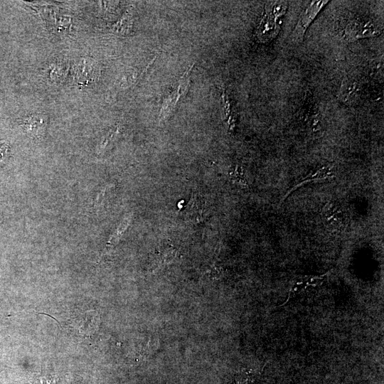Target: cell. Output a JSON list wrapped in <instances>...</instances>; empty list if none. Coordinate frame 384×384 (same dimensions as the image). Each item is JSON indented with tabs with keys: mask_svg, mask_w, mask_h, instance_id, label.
Here are the masks:
<instances>
[{
	"mask_svg": "<svg viewBox=\"0 0 384 384\" xmlns=\"http://www.w3.org/2000/svg\"><path fill=\"white\" fill-rule=\"evenodd\" d=\"M381 32V28L371 21L353 19L346 24L343 36L346 41L353 42L361 38L375 37Z\"/></svg>",
	"mask_w": 384,
	"mask_h": 384,
	"instance_id": "obj_2",
	"label": "cell"
},
{
	"mask_svg": "<svg viewBox=\"0 0 384 384\" xmlns=\"http://www.w3.org/2000/svg\"><path fill=\"white\" fill-rule=\"evenodd\" d=\"M176 256V250L170 246L161 248L156 254L155 262L158 265L170 263Z\"/></svg>",
	"mask_w": 384,
	"mask_h": 384,
	"instance_id": "obj_9",
	"label": "cell"
},
{
	"mask_svg": "<svg viewBox=\"0 0 384 384\" xmlns=\"http://www.w3.org/2000/svg\"><path fill=\"white\" fill-rule=\"evenodd\" d=\"M230 175L233 179H234L237 182H239L243 184L245 183V178H244V176H242V172L240 167L236 166Z\"/></svg>",
	"mask_w": 384,
	"mask_h": 384,
	"instance_id": "obj_12",
	"label": "cell"
},
{
	"mask_svg": "<svg viewBox=\"0 0 384 384\" xmlns=\"http://www.w3.org/2000/svg\"><path fill=\"white\" fill-rule=\"evenodd\" d=\"M360 92L359 82L353 77L346 76L341 81L338 98L342 103L351 105L358 100Z\"/></svg>",
	"mask_w": 384,
	"mask_h": 384,
	"instance_id": "obj_7",
	"label": "cell"
},
{
	"mask_svg": "<svg viewBox=\"0 0 384 384\" xmlns=\"http://www.w3.org/2000/svg\"><path fill=\"white\" fill-rule=\"evenodd\" d=\"M193 65L184 73L178 81V85L175 90L169 95L164 100L160 110L159 117L161 120L165 119L174 110L177 102L186 92L189 81L190 73Z\"/></svg>",
	"mask_w": 384,
	"mask_h": 384,
	"instance_id": "obj_4",
	"label": "cell"
},
{
	"mask_svg": "<svg viewBox=\"0 0 384 384\" xmlns=\"http://www.w3.org/2000/svg\"><path fill=\"white\" fill-rule=\"evenodd\" d=\"M25 127L27 132H30L32 136L38 137L43 134L45 121L42 118L33 117L25 123Z\"/></svg>",
	"mask_w": 384,
	"mask_h": 384,
	"instance_id": "obj_10",
	"label": "cell"
},
{
	"mask_svg": "<svg viewBox=\"0 0 384 384\" xmlns=\"http://www.w3.org/2000/svg\"><path fill=\"white\" fill-rule=\"evenodd\" d=\"M322 219L326 226L332 230H342L347 225L346 213L338 206L332 203L324 207Z\"/></svg>",
	"mask_w": 384,
	"mask_h": 384,
	"instance_id": "obj_5",
	"label": "cell"
},
{
	"mask_svg": "<svg viewBox=\"0 0 384 384\" xmlns=\"http://www.w3.org/2000/svg\"><path fill=\"white\" fill-rule=\"evenodd\" d=\"M208 214V208L205 200L199 195H193L183 211V215L188 221L198 223L203 221Z\"/></svg>",
	"mask_w": 384,
	"mask_h": 384,
	"instance_id": "obj_6",
	"label": "cell"
},
{
	"mask_svg": "<svg viewBox=\"0 0 384 384\" xmlns=\"http://www.w3.org/2000/svg\"><path fill=\"white\" fill-rule=\"evenodd\" d=\"M287 5L284 1L272 4V7L265 9L256 35L260 41L265 42L272 39L279 30L282 17L285 14Z\"/></svg>",
	"mask_w": 384,
	"mask_h": 384,
	"instance_id": "obj_1",
	"label": "cell"
},
{
	"mask_svg": "<svg viewBox=\"0 0 384 384\" xmlns=\"http://www.w3.org/2000/svg\"><path fill=\"white\" fill-rule=\"evenodd\" d=\"M130 222L131 217L128 216L119 223V226L108 240L107 246L113 247L119 242V239L127 229Z\"/></svg>",
	"mask_w": 384,
	"mask_h": 384,
	"instance_id": "obj_11",
	"label": "cell"
},
{
	"mask_svg": "<svg viewBox=\"0 0 384 384\" xmlns=\"http://www.w3.org/2000/svg\"><path fill=\"white\" fill-rule=\"evenodd\" d=\"M328 1H312L302 11L296 26L291 35L293 42L302 41L306 29Z\"/></svg>",
	"mask_w": 384,
	"mask_h": 384,
	"instance_id": "obj_3",
	"label": "cell"
},
{
	"mask_svg": "<svg viewBox=\"0 0 384 384\" xmlns=\"http://www.w3.org/2000/svg\"><path fill=\"white\" fill-rule=\"evenodd\" d=\"M221 102L224 112L225 121L228 129L233 131L235 127L236 115L231 105V102L225 90H223L221 94Z\"/></svg>",
	"mask_w": 384,
	"mask_h": 384,
	"instance_id": "obj_8",
	"label": "cell"
}]
</instances>
